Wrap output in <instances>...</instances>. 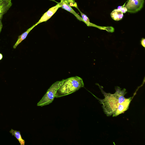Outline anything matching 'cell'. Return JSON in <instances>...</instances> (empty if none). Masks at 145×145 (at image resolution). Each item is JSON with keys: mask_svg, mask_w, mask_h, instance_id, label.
Here are the masks:
<instances>
[{"mask_svg": "<svg viewBox=\"0 0 145 145\" xmlns=\"http://www.w3.org/2000/svg\"><path fill=\"white\" fill-rule=\"evenodd\" d=\"M64 80L57 81L53 84L48 89L42 99L37 103V106H42L52 103L55 97L57 90L62 84Z\"/></svg>", "mask_w": 145, "mask_h": 145, "instance_id": "obj_3", "label": "cell"}, {"mask_svg": "<svg viewBox=\"0 0 145 145\" xmlns=\"http://www.w3.org/2000/svg\"><path fill=\"white\" fill-rule=\"evenodd\" d=\"M60 5L58 4L53 7L44 13L42 16L39 21L36 24L37 25L43 22H46L49 20L56 12L58 9L60 7Z\"/></svg>", "mask_w": 145, "mask_h": 145, "instance_id": "obj_5", "label": "cell"}, {"mask_svg": "<svg viewBox=\"0 0 145 145\" xmlns=\"http://www.w3.org/2000/svg\"><path fill=\"white\" fill-rule=\"evenodd\" d=\"M131 99V97L127 99L125 98V100L118 105L116 110L113 113V116H117L127 110L129 108Z\"/></svg>", "mask_w": 145, "mask_h": 145, "instance_id": "obj_6", "label": "cell"}, {"mask_svg": "<svg viewBox=\"0 0 145 145\" xmlns=\"http://www.w3.org/2000/svg\"><path fill=\"white\" fill-rule=\"evenodd\" d=\"M36 25H37L35 24L18 37V38L16 42L13 46V48L14 49H15L17 46L26 38L29 32Z\"/></svg>", "mask_w": 145, "mask_h": 145, "instance_id": "obj_9", "label": "cell"}, {"mask_svg": "<svg viewBox=\"0 0 145 145\" xmlns=\"http://www.w3.org/2000/svg\"><path fill=\"white\" fill-rule=\"evenodd\" d=\"M118 9L121 10L123 13H125L127 11V9L125 7L119 6L118 7Z\"/></svg>", "mask_w": 145, "mask_h": 145, "instance_id": "obj_13", "label": "cell"}, {"mask_svg": "<svg viewBox=\"0 0 145 145\" xmlns=\"http://www.w3.org/2000/svg\"><path fill=\"white\" fill-rule=\"evenodd\" d=\"M10 132L12 134V135L14 136L17 139L20 145H25V141L22 138L20 131L14 130L11 129Z\"/></svg>", "mask_w": 145, "mask_h": 145, "instance_id": "obj_11", "label": "cell"}, {"mask_svg": "<svg viewBox=\"0 0 145 145\" xmlns=\"http://www.w3.org/2000/svg\"><path fill=\"white\" fill-rule=\"evenodd\" d=\"M111 18L115 21H119L121 20L123 17V13L118 9L113 10L110 14Z\"/></svg>", "mask_w": 145, "mask_h": 145, "instance_id": "obj_10", "label": "cell"}, {"mask_svg": "<svg viewBox=\"0 0 145 145\" xmlns=\"http://www.w3.org/2000/svg\"><path fill=\"white\" fill-rule=\"evenodd\" d=\"M3 57L2 54L0 53V60H1Z\"/></svg>", "mask_w": 145, "mask_h": 145, "instance_id": "obj_16", "label": "cell"}, {"mask_svg": "<svg viewBox=\"0 0 145 145\" xmlns=\"http://www.w3.org/2000/svg\"><path fill=\"white\" fill-rule=\"evenodd\" d=\"M2 19H0V33L3 27V25L1 22Z\"/></svg>", "mask_w": 145, "mask_h": 145, "instance_id": "obj_15", "label": "cell"}, {"mask_svg": "<svg viewBox=\"0 0 145 145\" xmlns=\"http://www.w3.org/2000/svg\"><path fill=\"white\" fill-rule=\"evenodd\" d=\"M84 86L82 79L78 76L64 79L62 84L57 90L55 97H61L70 94Z\"/></svg>", "mask_w": 145, "mask_h": 145, "instance_id": "obj_2", "label": "cell"}, {"mask_svg": "<svg viewBox=\"0 0 145 145\" xmlns=\"http://www.w3.org/2000/svg\"><path fill=\"white\" fill-rule=\"evenodd\" d=\"M11 0H0V19L11 7Z\"/></svg>", "mask_w": 145, "mask_h": 145, "instance_id": "obj_7", "label": "cell"}, {"mask_svg": "<svg viewBox=\"0 0 145 145\" xmlns=\"http://www.w3.org/2000/svg\"><path fill=\"white\" fill-rule=\"evenodd\" d=\"M141 44L145 48V39L144 38H142L141 41Z\"/></svg>", "mask_w": 145, "mask_h": 145, "instance_id": "obj_14", "label": "cell"}, {"mask_svg": "<svg viewBox=\"0 0 145 145\" xmlns=\"http://www.w3.org/2000/svg\"><path fill=\"white\" fill-rule=\"evenodd\" d=\"M115 89L116 92L114 94L106 93L101 91L105 97V98L103 99L97 98L103 104L104 112L107 116L112 114L116 110L118 105L125 99L124 95L127 92L125 89L121 90L119 87H116Z\"/></svg>", "mask_w": 145, "mask_h": 145, "instance_id": "obj_1", "label": "cell"}, {"mask_svg": "<svg viewBox=\"0 0 145 145\" xmlns=\"http://www.w3.org/2000/svg\"><path fill=\"white\" fill-rule=\"evenodd\" d=\"M78 9L79 10L81 13L82 18V19L83 21L85 22L86 23H87L89 22V19L87 16L81 12L78 8Z\"/></svg>", "mask_w": 145, "mask_h": 145, "instance_id": "obj_12", "label": "cell"}, {"mask_svg": "<svg viewBox=\"0 0 145 145\" xmlns=\"http://www.w3.org/2000/svg\"><path fill=\"white\" fill-rule=\"evenodd\" d=\"M144 0H129L125 6L128 12L135 13L142 8Z\"/></svg>", "mask_w": 145, "mask_h": 145, "instance_id": "obj_4", "label": "cell"}, {"mask_svg": "<svg viewBox=\"0 0 145 145\" xmlns=\"http://www.w3.org/2000/svg\"><path fill=\"white\" fill-rule=\"evenodd\" d=\"M57 3L60 5V7L72 13L78 20L83 21L82 19L71 8L67 0H61L60 2Z\"/></svg>", "mask_w": 145, "mask_h": 145, "instance_id": "obj_8", "label": "cell"}]
</instances>
